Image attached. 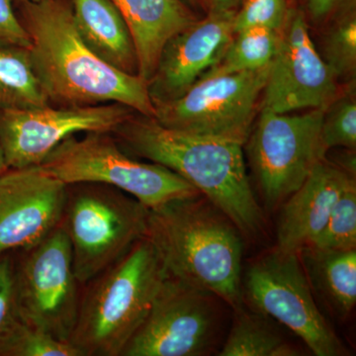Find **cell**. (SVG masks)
Instances as JSON below:
<instances>
[{
    "instance_id": "obj_15",
    "label": "cell",
    "mask_w": 356,
    "mask_h": 356,
    "mask_svg": "<svg viewBox=\"0 0 356 356\" xmlns=\"http://www.w3.org/2000/svg\"><path fill=\"white\" fill-rule=\"evenodd\" d=\"M236 11H210L168 40L147 83L154 106L177 99L221 60L234 38Z\"/></svg>"
},
{
    "instance_id": "obj_16",
    "label": "cell",
    "mask_w": 356,
    "mask_h": 356,
    "mask_svg": "<svg viewBox=\"0 0 356 356\" xmlns=\"http://www.w3.org/2000/svg\"><path fill=\"white\" fill-rule=\"evenodd\" d=\"M355 175L323 159L305 182L280 206L277 248L299 252L312 245L327 224L344 187Z\"/></svg>"
},
{
    "instance_id": "obj_28",
    "label": "cell",
    "mask_w": 356,
    "mask_h": 356,
    "mask_svg": "<svg viewBox=\"0 0 356 356\" xmlns=\"http://www.w3.org/2000/svg\"><path fill=\"white\" fill-rule=\"evenodd\" d=\"M17 316L13 252L0 255V336Z\"/></svg>"
},
{
    "instance_id": "obj_25",
    "label": "cell",
    "mask_w": 356,
    "mask_h": 356,
    "mask_svg": "<svg viewBox=\"0 0 356 356\" xmlns=\"http://www.w3.org/2000/svg\"><path fill=\"white\" fill-rule=\"evenodd\" d=\"M322 142L325 151L332 147H356V105L350 98L334 99L327 107L322 124Z\"/></svg>"
},
{
    "instance_id": "obj_34",
    "label": "cell",
    "mask_w": 356,
    "mask_h": 356,
    "mask_svg": "<svg viewBox=\"0 0 356 356\" xmlns=\"http://www.w3.org/2000/svg\"><path fill=\"white\" fill-rule=\"evenodd\" d=\"M186 1L191 2V3H193V2H195L196 0H186Z\"/></svg>"
},
{
    "instance_id": "obj_12",
    "label": "cell",
    "mask_w": 356,
    "mask_h": 356,
    "mask_svg": "<svg viewBox=\"0 0 356 356\" xmlns=\"http://www.w3.org/2000/svg\"><path fill=\"white\" fill-rule=\"evenodd\" d=\"M211 294L172 276L121 356H200L210 350L216 315Z\"/></svg>"
},
{
    "instance_id": "obj_13",
    "label": "cell",
    "mask_w": 356,
    "mask_h": 356,
    "mask_svg": "<svg viewBox=\"0 0 356 356\" xmlns=\"http://www.w3.org/2000/svg\"><path fill=\"white\" fill-rule=\"evenodd\" d=\"M337 81L312 41L304 14L288 11L262 92L261 108L276 113L327 108L337 97Z\"/></svg>"
},
{
    "instance_id": "obj_29",
    "label": "cell",
    "mask_w": 356,
    "mask_h": 356,
    "mask_svg": "<svg viewBox=\"0 0 356 356\" xmlns=\"http://www.w3.org/2000/svg\"><path fill=\"white\" fill-rule=\"evenodd\" d=\"M13 0H0V46L30 48L29 36L14 10Z\"/></svg>"
},
{
    "instance_id": "obj_31",
    "label": "cell",
    "mask_w": 356,
    "mask_h": 356,
    "mask_svg": "<svg viewBox=\"0 0 356 356\" xmlns=\"http://www.w3.org/2000/svg\"><path fill=\"white\" fill-rule=\"evenodd\" d=\"M209 4L210 11H236L243 0H206Z\"/></svg>"
},
{
    "instance_id": "obj_11",
    "label": "cell",
    "mask_w": 356,
    "mask_h": 356,
    "mask_svg": "<svg viewBox=\"0 0 356 356\" xmlns=\"http://www.w3.org/2000/svg\"><path fill=\"white\" fill-rule=\"evenodd\" d=\"M112 102L88 106L0 109V145L8 168L40 165L64 140L77 134L110 132L132 116Z\"/></svg>"
},
{
    "instance_id": "obj_9",
    "label": "cell",
    "mask_w": 356,
    "mask_h": 356,
    "mask_svg": "<svg viewBox=\"0 0 356 356\" xmlns=\"http://www.w3.org/2000/svg\"><path fill=\"white\" fill-rule=\"evenodd\" d=\"M243 292L255 311L299 337L317 356L348 355L318 310L298 252L270 250L248 267Z\"/></svg>"
},
{
    "instance_id": "obj_30",
    "label": "cell",
    "mask_w": 356,
    "mask_h": 356,
    "mask_svg": "<svg viewBox=\"0 0 356 356\" xmlns=\"http://www.w3.org/2000/svg\"><path fill=\"white\" fill-rule=\"evenodd\" d=\"M343 0H308L309 11L316 20L325 19Z\"/></svg>"
},
{
    "instance_id": "obj_1",
    "label": "cell",
    "mask_w": 356,
    "mask_h": 356,
    "mask_svg": "<svg viewBox=\"0 0 356 356\" xmlns=\"http://www.w3.org/2000/svg\"><path fill=\"white\" fill-rule=\"evenodd\" d=\"M18 17L31 42L33 70L50 104L116 102L154 118L147 81L115 69L88 48L77 31L72 1L21 2Z\"/></svg>"
},
{
    "instance_id": "obj_4",
    "label": "cell",
    "mask_w": 356,
    "mask_h": 356,
    "mask_svg": "<svg viewBox=\"0 0 356 356\" xmlns=\"http://www.w3.org/2000/svg\"><path fill=\"white\" fill-rule=\"evenodd\" d=\"M168 276L153 243L140 238L83 285L70 343L81 356H121Z\"/></svg>"
},
{
    "instance_id": "obj_10",
    "label": "cell",
    "mask_w": 356,
    "mask_h": 356,
    "mask_svg": "<svg viewBox=\"0 0 356 356\" xmlns=\"http://www.w3.org/2000/svg\"><path fill=\"white\" fill-rule=\"evenodd\" d=\"M269 70L270 64L204 77L177 99L156 105L154 119L165 128L245 145Z\"/></svg>"
},
{
    "instance_id": "obj_21",
    "label": "cell",
    "mask_w": 356,
    "mask_h": 356,
    "mask_svg": "<svg viewBox=\"0 0 356 356\" xmlns=\"http://www.w3.org/2000/svg\"><path fill=\"white\" fill-rule=\"evenodd\" d=\"M233 327L219 356H294L299 351L285 343L266 316L238 308Z\"/></svg>"
},
{
    "instance_id": "obj_3",
    "label": "cell",
    "mask_w": 356,
    "mask_h": 356,
    "mask_svg": "<svg viewBox=\"0 0 356 356\" xmlns=\"http://www.w3.org/2000/svg\"><path fill=\"white\" fill-rule=\"evenodd\" d=\"M241 231L202 194L149 209L146 236L168 275L241 308Z\"/></svg>"
},
{
    "instance_id": "obj_18",
    "label": "cell",
    "mask_w": 356,
    "mask_h": 356,
    "mask_svg": "<svg viewBox=\"0 0 356 356\" xmlns=\"http://www.w3.org/2000/svg\"><path fill=\"white\" fill-rule=\"evenodd\" d=\"M77 31L105 63L138 76V58L130 30L111 0H72Z\"/></svg>"
},
{
    "instance_id": "obj_6",
    "label": "cell",
    "mask_w": 356,
    "mask_h": 356,
    "mask_svg": "<svg viewBox=\"0 0 356 356\" xmlns=\"http://www.w3.org/2000/svg\"><path fill=\"white\" fill-rule=\"evenodd\" d=\"M65 184H102L120 189L149 209L201 194L165 166L131 158L110 132L83 134L58 145L40 165Z\"/></svg>"
},
{
    "instance_id": "obj_14",
    "label": "cell",
    "mask_w": 356,
    "mask_h": 356,
    "mask_svg": "<svg viewBox=\"0 0 356 356\" xmlns=\"http://www.w3.org/2000/svg\"><path fill=\"white\" fill-rule=\"evenodd\" d=\"M67 184L41 165L0 175V255L30 247L60 226Z\"/></svg>"
},
{
    "instance_id": "obj_22",
    "label": "cell",
    "mask_w": 356,
    "mask_h": 356,
    "mask_svg": "<svg viewBox=\"0 0 356 356\" xmlns=\"http://www.w3.org/2000/svg\"><path fill=\"white\" fill-rule=\"evenodd\" d=\"M278 43L280 32L268 28L250 27L236 32L221 60L202 79L266 67L273 60Z\"/></svg>"
},
{
    "instance_id": "obj_8",
    "label": "cell",
    "mask_w": 356,
    "mask_h": 356,
    "mask_svg": "<svg viewBox=\"0 0 356 356\" xmlns=\"http://www.w3.org/2000/svg\"><path fill=\"white\" fill-rule=\"evenodd\" d=\"M17 316L60 341L76 325L81 287L64 229L58 228L14 257Z\"/></svg>"
},
{
    "instance_id": "obj_20",
    "label": "cell",
    "mask_w": 356,
    "mask_h": 356,
    "mask_svg": "<svg viewBox=\"0 0 356 356\" xmlns=\"http://www.w3.org/2000/svg\"><path fill=\"white\" fill-rule=\"evenodd\" d=\"M48 105L33 70L29 48L0 46V109H36Z\"/></svg>"
},
{
    "instance_id": "obj_5",
    "label": "cell",
    "mask_w": 356,
    "mask_h": 356,
    "mask_svg": "<svg viewBox=\"0 0 356 356\" xmlns=\"http://www.w3.org/2000/svg\"><path fill=\"white\" fill-rule=\"evenodd\" d=\"M149 208L102 184H67L60 227L69 238L81 285L112 266L146 236Z\"/></svg>"
},
{
    "instance_id": "obj_26",
    "label": "cell",
    "mask_w": 356,
    "mask_h": 356,
    "mask_svg": "<svg viewBox=\"0 0 356 356\" xmlns=\"http://www.w3.org/2000/svg\"><path fill=\"white\" fill-rule=\"evenodd\" d=\"M324 60L337 77L348 76L355 69L356 20L348 18L327 33L325 40Z\"/></svg>"
},
{
    "instance_id": "obj_33",
    "label": "cell",
    "mask_w": 356,
    "mask_h": 356,
    "mask_svg": "<svg viewBox=\"0 0 356 356\" xmlns=\"http://www.w3.org/2000/svg\"><path fill=\"white\" fill-rule=\"evenodd\" d=\"M18 1L20 2H26V1H32V2H38V1H41V0H18Z\"/></svg>"
},
{
    "instance_id": "obj_7",
    "label": "cell",
    "mask_w": 356,
    "mask_h": 356,
    "mask_svg": "<svg viewBox=\"0 0 356 356\" xmlns=\"http://www.w3.org/2000/svg\"><path fill=\"white\" fill-rule=\"evenodd\" d=\"M327 108L302 114L261 108L247 143L248 159L269 211L280 207L325 159L322 124Z\"/></svg>"
},
{
    "instance_id": "obj_24",
    "label": "cell",
    "mask_w": 356,
    "mask_h": 356,
    "mask_svg": "<svg viewBox=\"0 0 356 356\" xmlns=\"http://www.w3.org/2000/svg\"><path fill=\"white\" fill-rule=\"evenodd\" d=\"M332 250H356V181L351 178L332 208L327 224L311 245Z\"/></svg>"
},
{
    "instance_id": "obj_2",
    "label": "cell",
    "mask_w": 356,
    "mask_h": 356,
    "mask_svg": "<svg viewBox=\"0 0 356 356\" xmlns=\"http://www.w3.org/2000/svg\"><path fill=\"white\" fill-rule=\"evenodd\" d=\"M112 135L126 153L165 166L186 180L243 235L261 234L264 211L250 186L243 145L165 128L143 115H132Z\"/></svg>"
},
{
    "instance_id": "obj_27",
    "label": "cell",
    "mask_w": 356,
    "mask_h": 356,
    "mask_svg": "<svg viewBox=\"0 0 356 356\" xmlns=\"http://www.w3.org/2000/svg\"><path fill=\"white\" fill-rule=\"evenodd\" d=\"M234 17V31L264 27L280 32L286 22V0H243Z\"/></svg>"
},
{
    "instance_id": "obj_19",
    "label": "cell",
    "mask_w": 356,
    "mask_h": 356,
    "mask_svg": "<svg viewBox=\"0 0 356 356\" xmlns=\"http://www.w3.org/2000/svg\"><path fill=\"white\" fill-rule=\"evenodd\" d=\"M298 254L311 288L337 317H348L356 303V250L306 247Z\"/></svg>"
},
{
    "instance_id": "obj_17",
    "label": "cell",
    "mask_w": 356,
    "mask_h": 356,
    "mask_svg": "<svg viewBox=\"0 0 356 356\" xmlns=\"http://www.w3.org/2000/svg\"><path fill=\"white\" fill-rule=\"evenodd\" d=\"M135 44L138 76L149 83L168 40L195 21L182 0H111Z\"/></svg>"
},
{
    "instance_id": "obj_23",
    "label": "cell",
    "mask_w": 356,
    "mask_h": 356,
    "mask_svg": "<svg viewBox=\"0 0 356 356\" xmlns=\"http://www.w3.org/2000/svg\"><path fill=\"white\" fill-rule=\"evenodd\" d=\"M0 356H81L69 341H60L19 318L0 336Z\"/></svg>"
},
{
    "instance_id": "obj_32",
    "label": "cell",
    "mask_w": 356,
    "mask_h": 356,
    "mask_svg": "<svg viewBox=\"0 0 356 356\" xmlns=\"http://www.w3.org/2000/svg\"><path fill=\"white\" fill-rule=\"evenodd\" d=\"M7 170H8V166H7L6 158H4L3 149L0 145V175L6 172Z\"/></svg>"
}]
</instances>
